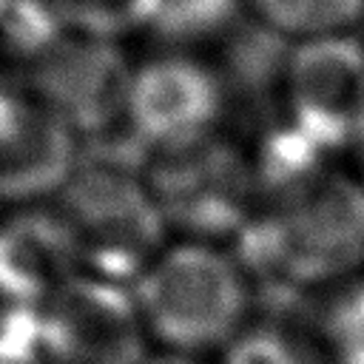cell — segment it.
<instances>
[{
    "label": "cell",
    "mask_w": 364,
    "mask_h": 364,
    "mask_svg": "<svg viewBox=\"0 0 364 364\" xmlns=\"http://www.w3.org/2000/svg\"><path fill=\"white\" fill-rule=\"evenodd\" d=\"M253 273L219 242H165L131 284L151 350L216 358L256 316Z\"/></svg>",
    "instance_id": "cell-2"
},
{
    "label": "cell",
    "mask_w": 364,
    "mask_h": 364,
    "mask_svg": "<svg viewBox=\"0 0 364 364\" xmlns=\"http://www.w3.org/2000/svg\"><path fill=\"white\" fill-rule=\"evenodd\" d=\"M222 114L216 74L193 57L162 54L131 68L125 117L156 154H173L213 139Z\"/></svg>",
    "instance_id": "cell-5"
},
{
    "label": "cell",
    "mask_w": 364,
    "mask_h": 364,
    "mask_svg": "<svg viewBox=\"0 0 364 364\" xmlns=\"http://www.w3.org/2000/svg\"><path fill=\"white\" fill-rule=\"evenodd\" d=\"M350 148L355 151V176L364 182V122H361V128L355 131V136H353Z\"/></svg>",
    "instance_id": "cell-13"
},
{
    "label": "cell",
    "mask_w": 364,
    "mask_h": 364,
    "mask_svg": "<svg viewBox=\"0 0 364 364\" xmlns=\"http://www.w3.org/2000/svg\"><path fill=\"white\" fill-rule=\"evenodd\" d=\"M71 176V125L37 91H0V202L60 191Z\"/></svg>",
    "instance_id": "cell-7"
},
{
    "label": "cell",
    "mask_w": 364,
    "mask_h": 364,
    "mask_svg": "<svg viewBox=\"0 0 364 364\" xmlns=\"http://www.w3.org/2000/svg\"><path fill=\"white\" fill-rule=\"evenodd\" d=\"M253 279L296 293H330L364 270V182L355 173H301L262 216H250Z\"/></svg>",
    "instance_id": "cell-1"
},
{
    "label": "cell",
    "mask_w": 364,
    "mask_h": 364,
    "mask_svg": "<svg viewBox=\"0 0 364 364\" xmlns=\"http://www.w3.org/2000/svg\"><path fill=\"white\" fill-rule=\"evenodd\" d=\"M142 364H216V361L213 358H199V355H179V353L151 350Z\"/></svg>",
    "instance_id": "cell-12"
},
{
    "label": "cell",
    "mask_w": 364,
    "mask_h": 364,
    "mask_svg": "<svg viewBox=\"0 0 364 364\" xmlns=\"http://www.w3.org/2000/svg\"><path fill=\"white\" fill-rule=\"evenodd\" d=\"M284 105L318 145H350L364 122V40L353 34L296 43L284 68Z\"/></svg>",
    "instance_id": "cell-6"
},
{
    "label": "cell",
    "mask_w": 364,
    "mask_h": 364,
    "mask_svg": "<svg viewBox=\"0 0 364 364\" xmlns=\"http://www.w3.org/2000/svg\"><path fill=\"white\" fill-rule=\"evenodd\" d=\"M245 6L264 28L293 46L364 26V0H245Z\"/></svg>",
    "instance_id": "cell-8"
},
{
    "label": "cell",
    "mask_w": 364,
    "mask_h": 364,
    "mask_svg": "<svg viewBox=\"0 0 364 364\" xmlns=\"http://www.w3.org/2000/svg\"><path fill=\"white\" fill-rule=\"evenodd\" d=\"M43 364H142L151 353L131 287L68 276L34 324Z\"/></svg>",
    "instance_id": "cell-4"
},
{
    "label": "cell",
    "mask_w": 364,
    "mask_h": 364,
    "mask_svg": "<svg viewBox=\"0 0 364 364\" xmlns=\"http://www.w3.org/2000/svg\"><path fill=\"white\" fill-rule=\"evenodd\" d=\"M307 324L321 364H364V276L324 293Z\"/></svg>",
    "instance_id": "cell-9"
},
{
    "label": "cell",
    "mask_w": 364,
    "mask_h": 364,
    "mask_svg": "<svg viewBox=\"0 0 364 364\" xmlns=\"http://www.w3.org/2000/svg\"><path fill=\"white\" fill-rule=\"evenodd\" d=\"M0 364H43L34 347V327H0Z\"/></svg>",
    "instance_id": "cell-11"
},
{
    "label": "cell",
    "mask_w": 364,
    "mask_h": 364,
    "mask_svg": "<svg viewBox=\"0 0 364 364\" xmlns=\"http://www.w3.org/2000/svg\"><path fill=\"white\" fill-rule=\"evenodd\" d=\"M216 364H321L310 324L253 316L213 358Z\"/></svg>",
    "instance_id": "cell-10"
},
{
    "label": "cell",
    "mask_w": 364,
    "mask_h": 364,
    "mask_svg": "<svg viewBox=\"0 0 364 364\" xmlns=\"http://www.w3.org/2000/svg\"><path fill=\"white\" fill-rule=\"evenodd\" d=\"M60 236L74 276L131 287L162 250V213L148 185L122 173L94 171L68 176L60 188Z\"/></svg>",
    "instance_id": "cell-3"
}]
</instances>
